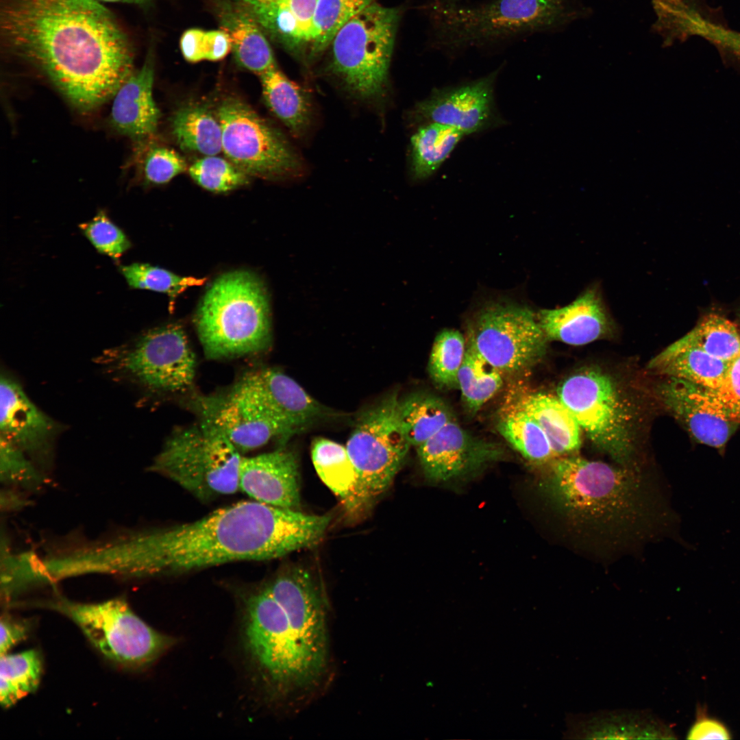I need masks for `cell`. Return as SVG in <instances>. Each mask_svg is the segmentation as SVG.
Segmentation results:
<instances>
[{"instance_id":"cell-2","label":"cell","mask_w":740,"mask_h":740,"mask_svg":"<svg viewBox=\"0 0 740 740\" xmlns=\"http://www.w3.org/2000/svg\"><path fill=\"white\" fill-rule=\"evenodd\" d=\"M328 515L244 501L196 521L125 536L121 558L127 577L173 575L241 560H264L313 547Z\"/></svg>"},{"instance_id":"cell-35","label":"cell","mask_w":740,"mask_h":740,"mask_svg":"<svg viewBox=\"0 0 740 740\" xmlns=\"http://www.w3.org/2000/svg\"><path fill=\"white\" fill-rule=\"evenodd\" d=\"M466 352L458 374V388L471 413L477 412L503 385V375L466 343Z\"/></svg>"},{"instance_id":"cell-6","label":"cell","mask_w":740,"mask_h":740,"mask_svg":"<svg viewBox=\"0 0 740 740\" xmlns=\"http://www.w3.org/2000/svg\"><path fill=\"white\" fill-rule=\"evenodd\" d=\"M195 324L208 359L236 358L266 350L271 341V323L262 283L245 271L220 276L204 295Z\"/></svg>"},{"instance_id":"cell-5","label":"cell","mask_w":740,"mask_h":740,"mask_svg":"<svg viewBox=\"0 0 740 740\" xmlns=\"http://www.w3.org/2000/svg\"><path fill=\"white\" fill-rule=\"evenodd\" d=\"M430 11L435 43L449 49L559 31L592 12L583 0H493L472 6L438 0Z\"/></svg>"},{"instance_id":"cell-51","label":"cell","mask_w":740,"mask_h":740,"mask_svg":"<svg viewBox=\"0 0 740 740\" xmlns=\"http://www.w3.org/2000/svg\"><path fill=\"white\" fill-rule=\"evenodd\" d=\"M107 2H121V3H144L149 0H98Z\"/></svg>"},{"instance_id":"cell-21","label":"cell","mask_w":740,"mask_h":740,"mask_svg":"<svg viewBox=\"0 0 740 740\" xmlns=\"http://www.w3.org/2000/svg\"><path fill=\"white\" fill-rule=\"evenodd\" d=\"M293 434L328 412L293 378L273 368L247 372L237 382Z\"/></svg>"},{"instance_id":"cell-15","label":"cell","mask_w":740,"mask_h":740,"mask_svg":"<svg viewBox=\"0 0 740 740\" xmlns=\"http://www.w3.org/2000/svg\"><path fill=\"white\" fill-rule=\"evenodd\" d=\"M201 419L215 426L241 452L293 433L262 402L237 383L224 395L197 399Z\"/></svg>"},{"instance_id":"cell-22","label":"cell","mask_w":740,"mask_h":740,"mask_svg":"<svg viewBox=\"0 0 740 740\" xmlns=\"http://www.w3.org/2000/svg\"><path fill=\"white\" fill-rule=\"evenodd\" d=\"M538 320L547 338L584 345L608 335L613 321L597 285L590 286L570 304L541 309Z\"/></svg>"},{"instance_id":"cell-24","label":"cell","mask_w":740,"mask_h":740,"mask_svg":"<svg viewBox=\"0 0 740 740\" xmlns=\"http://www.w3.org/2000/svg\"><path fill=\"white\" fill-rule=\"evenodd\" d=\"M247 12L267 36L292 53L310 47L317 0H232Z\"/></svg>"},{"instance_id":"cell-43","label":"cell","mask_w":740,"mask_h":740,"mask_svg":"<svg viewBox=\"0 0 740 740\" xmlns=\"http://www.w3.org/2000/svg\"><path fill=\"white\" fill-rule=\"evenodd\" d=\"M180 45L184 58L190 62L221 60L232 49L229 35L222 29H188L182 34Z\"/></svg>"},{"instance_id":"cell-11","label":"cell","mask_w":740,"mask_h":740,"mask_svg":"<svg viewBox=\"0 0 740 740\" xmlns=\"http://www.w3.org/2000/svg\"><path fill=\"white\" fill-rule=\"evenodd\" d=\"M399 401L393 393L365 412L349 437L345 447L356 473L350 497L354 501L385 491L408 454L410 445L399 421Z\"/></svg>"},{"instance_id":"cell-40","label":"cell","mask_w":740,"mask_h":740,"mask_svg":"<svg viewBox=\"0 0 740 740\" xmlns=\"http://www.w3.org/2000/svg\"><path fill=\"white\" fill-rule=\"evenodd\" d=\"M129 286L166 294L172 308L178 295L190 287L204 284L206 278L183 277L147 263L135 262L119 268Z\"/></svg>"},{"instance_id":"cell-36","label":"cell","mask_w":740,"mask_h":740,"mask_svg":"<svg viewBox=\"0 0 740 740\" xmlns=\"http://www.w3.org/2000/svg\"><path fill=\"white\" fill-rule=\"evenodd\" d=\"M311 456L323 483L336 495L350 499L356 473L346 447L325 438H317L312 444Z\"/></svg>"},{"instance_id":"cell-19","label":"cell","mask_w":740,"mask_h":740,"mask_svg":"<svg viewBox=\"0 0 740 740\" xmlns=\"http://www.w3.org/2000/svg\"><path fill=\"white\" fill-rule=\"evenodd\" d=\"M238 488L253 500L297 510L300 492L296 454L291 449L280 447L253 456H243Z\"/></svg>"},{"instance_id":"cell-33","label":"cell","mask_w":740,"mask_h":740,"mask_svg":"<svg viewBox=\"0 0 740 740\" xmlns=\"http://www.w3.org/2000/svg\"><path fill=\"white\" fill-rule=\"evenodd\" d=\"M497 429L517 452L532 463L543 465L556 458L543 430L517 404L499 419Z\"/></svg>"},{"instance_id":"cell-23","label":"cell","mask_w":740,"mask_h":740,"mask_svg":"<svg viewBox=\"0 0 740 740\" xmlns=\"http://www.w3.org/2000/svg\"><path fill=\"white\" fill-rule=\"evenodd\" d=\"M153 55L149 51L143 66L132 72L113 95L110 125L119 134L138 143L156 132L160 113L153 97Z\"/></svg>"},{"instance_id":"cell-47","label":"cell","mask_w":740,"mask_h":740,"mask_svg":"<svg viewBox=\"0 0 740 740\" xmlns=\"http://www.w3.org/2000/svg\"><path fill=\"white\" fill-rule=\"evenodd\" d=\"M0 624V653L3 655L27 637L30 624L27 620L14 619L7 614L2 615Z\"/></svg>"},{"instance_id":"cell-32","label":"cell","mask_w":740,"mask_h":740,"mask_svg":"<svg viewBox=\"0 0 740 740\" xmlns=\"http://www.w3.org/2000/svg\"><path fill=\"white\" fill-rule=\"evenodd\" d=\"M465 136L454 127L437 123L421 125L410 140V169L414 179H426L435 173Z\"/></svg>"},{"instance_id":"cell-1","label":"cell","mask_w":740,"mask_h":740,"mask_svg":"<svg viewBox=\"0 0 740 740\" xmlns=\"http://www.w3.org/2000/svg\"><path fill=\"white\" fill-rule=\"evenodd\" d=\"M1 29L10 49L83 112L112 97L133 72L130 44L98 0H4Z\"/></svg>"},{"instance_id":"cell-4","label":"cell","mask_w":740,"mask_h":740,"mask_svg":"<svg viewBox=\"0 0 740 740\" xmlns=\"http://www.w3.org/2000/svg\"><path fill=\"white\" fill-rule=\"evenodd\" d=\"M243 646L268 697L288 700L320 684L321 654L314 630L285 609L266 585L243 598Z\"/></svg>"},{"instance_id":"cell-45","label":"cell","mask_w":740,"mask_h":740,"mask_svg":"<svg viewBox=\"0 0 740 740\" xmlns=\"http://www.w3.org/2000/svg\"><path fill=\"white\" fill-rule=\"evenodd\" d=\"M706 389L711 402L716 410L727 419L740 423V356L728 365L719 385Z\"/></svg>"},{"instance_id":"cell-9","label":"cell","mask_w":740,"mask_h":740,"mask_svg":"<svg viewBox=\"0 0 740 740\" xmlns=\"http://www.w3.org/2000/svg\"><path fill=\"white\" fill-rule=\"evenodd\" d=\"M46 604L75 622L104 657L127 669L149 666L176 643L147 624L124 599L88 604L59 597Z\"/></svg>"},{"instance_id":"cell-30","label":"cell","mask_w":740,"mask_h":740,"mask_svg":"<svg viewBox=\"0 0 740 740\" xmlns=\"http://www.w3.org/2000/svg\"><path fill=\"white\" fill-rule=\"evenodd\" d=\"M397 412L406 439L416 447L456 419L450 406L443 399L424 393L399 400Z\"/></svg>"},{"instance_id":"cell-42","label":"cell","mask_w":740,"mask_h":740,"mask_svg":"<svg viewBox=\"0 0 740 740\" xmlns=\"http://www.w3.org/2000/svg\"><path fill=\"white\" fill-rule=\"evenodd\" d=\"M192 179L202 188L212 192H227L249 182V175L229 160L206 156L188 168Z\"/></svg>"},{"instance_id":"cell-17","label":"cell","mask_w":740,"mask_h":740,"mask_svg":"<svg viewBox=\"0 0 740 740\" xmlns=\"http://www.w3.org/2000/svg\"><path fill=\"white\" fill-rule=\"evenodd\" d=\"M497 73L462 86L435 90L415 106L413 116L423 124L445 125L465 135L493 126L497 117L493 92Z\"/></svg>"},{"instance_id":"cell-27","label":"cell","mask_w":740,"mask_h":740,"mask_svg":"<svg viewBox=\"0 0 740 740\" xmlns=\"http://www.w3.org/2000/svg\"><path fill=\"white\" fill-rule=\"evenodd\" d=\"M526 411L545 434L556 458L578 451L581 428L570 410L552 395L530 393L516 404Z\"/></svg>"},{"instance_id":"cell-25","label":"cell","mask_w":740,"mask_h":740,"mask_svg":"<svg viewBox=\"0 0 740 740\" xmlns=\"http://www.w3.org/2000/svg\"><path fill=\"white\" fill-rule=\"evenodd\" d=\"M567 734L582 739H668L670 730L652 713L608 711L569 719Z\"/></svg>"},{"instance_id":"cell-10","label":"cell","mask_w":740,"mask_h":740,"mask_svg":"<svg viewBox=\"0 0 740 740\" xmlns=\"http://www.w3.org/2000/svg\"><path fill=\"white\" fill-rule=\"evenodd\" d=\"M467 330L466 343L502 375L528 370L546 351L537 313L514 301L485 302L471 314Z\"/></svg>"},{"instance_id":"cell-18","label":"cell","mask_w":740,"mask_h":740,"mask_svg":"<svg viewBox=\"0 0 740 740\" xmlns=\"http://www.w3.org/2000/svg\"><path fill=\"white\" fill-rule=\"evenodd\" d=\"M1 435L21 447L40 469L49 468L56 424L28 397L14 379L0 382Z\"/></svg>"},{"instance_id":"cell-50","label":"cell","mask_w":740,"mask_h":740,"mask_svg":"<svg viewBox=\"0 0 740 740\" xmlns=\"http://www.w3.org/2000/svg\"><path fill=\"white\" fill-rule=\"evenodd\" d=\"M731 47L735 55L740 58V32H735L732 35Z\"/></svg>"},{"instance_id":"cell-20","label":"cell","mask_w":740,"mask_h":740,"mask_svg":"<svg viewBox=\"0 0 740 740\" xmlns=\"http://www.w3.org/2000/svg\"><path fill=\"white\" fill-rule=\"evenodd\" d=\"M658 395L667 410L700 443L722 449L737 428L738 423L716 410L702 386L667 377L659 386Z\"/></svg>"},{"instance_id":"cell-31","label":"cell","mask_w":740,"mask_h":740,"mask_svg":"<svg viewBox=\"0 0 740 740\" xmlns=\"http://www.w3.org/2000/svg\"><path fill=\"white\" fill-rule=\"evenodd\" d=\"M173 134L180 147L206 156L222 151V132L217 116L197 104L178 109L171 121Z\"/></svg>"},{"instance_id":"cell-49","label":"cell","mask_w":740,"mask_h":740,"mask_svg":"<svg viewBox=\"0 0 740 740\" xmlns=\"http://www.w3.org/2000/svg\"><path fill=\"white\" fill-rule=\"evenodd\" d=\"M1 507L4 506L5 510H16L27 504V501L16 491L5 489L1 495Z\"/></svg>"},{"instance_id":"cell-7","label":"cell","mask_w":740,"mask_h":740,"mask_svg":"<svg viewBox=\"0 0 740 740\" xmlns=\"http://www.w3.org/2000/svg\"><path fill=\"white\" fill-rule=\"evenodd\" d=\"M399 18V9L375 1L332 40L330 71L356 98L374 101L385 95Z\"/></svg>"},{"instance_id":"cell-12","label":"cell","mask_w":740,"mask_h":740,"mask_svg":"<svg viewBox=\"0 0 740 740\" xmlns=\"http://www.w3.org/2000/svg\"><path fill=\"white\" fill-rule=\"evenodd\" d=\"M558 398L582 430L599 448L625 466L632 453L630 414L613 380L597 369H587L565 380Z\"/></svg>"},{"instance_id":"cell-29","label":"cell","mask_w":740,"mask_h":740,"mask_svg":"<svg viewBox=\"0 0 740 740\" xmlns=\"http://www.w3.org/2000/svg\"><path fill=\"white\" fill-rule=\"evenodd\" d=\"M264 100L273 114L295 136H301L312 121L307 92L276 66L259 75Z\"/></svg>"},{"instance_id":"cell-41","label":"cell","mask_w":740,"mask_h":740,"mask_svg":"<svg viewBox=\"0 0 740 740\" xmlns=\"http://www.w3.org/2000/svg\"><path fill=\"white\" fill-rule=\"evenodd\" d=\"M1 481L29 491L39 490L46 480L32 458L16 444L0 436Z\"/></svg>"},{"instance_id":"cell-14","label":"cell","mask_w":740,"mask_h":740,"mask_svg":"<svg viewBox=\"0 0 740 740\" xmlns=\"http://www.w3.org/2000/svg\"><path fill=\"white\" fill-rule=\"evenodd\" d=\"M112 352L109 363L114 371L151 391L184 392L194 382L196 356L179 325L150 330Z\"/></svg>"},{"instance_id":"cell-44","label":"cell","mask_w":740,"mask_h":740,"mask_svg":"<svg viewBox=\"0 0 740 740\" xmlns=\"http://www.w3.org/2000/svg\"><path fill=\"white\" fill-rule=\"evenodd\" d=\"M79 227L98 252L114 260L131 247L126 234L103 210H99L92 220L79 224Z\"/></svg>"},{"instance_id":"cell-37","label":"cell","mask_w":740,"mask_h":740,"mask_svg":"<svg viewBox=\"0 0 740 740\" xmlns=\"http://www.w3.org/2000/svg\"><path fill=\"white\" fill-rule=\"evenodd\" d=\"M677 341L701 349L726 363L740 356V336L736 326L717 314L704 317Z\"/></svg>"},{"instance_id":"cell-16","label":"cell","mask_w":740,"mask_h":740,"mask_svg":"<svg viewBox=\"0 0 740 740\" xmlns=\"http://www.w3.org/2000/svg\"><path fill=\"white\" fill-rule=\"evenodd\" d=\"M417 452L426 478L433 482L467 476L504 456L501 445L473 435L456 419L418 446Z\"/></svg>"},{"instance_id":"cell-39","label":"cell","mask_w":740,"mask_h":740,"mask_svg":"<svg viewBox=\"0 0 740 740\" xmlns=\"http://www.w3.org/2000/svg\"><path fill=\"white\" fill-rule=\"evenodd\" d=\"M466 341L456 330L445 329L434 338L428 369L433 382L442 388H458V374L466 352Z\"/></svg>"},{"instance_id":"cell-13","label":"cell","mask_w":740,"mask_h":740,"mask_svg":"<svg viewBox=\"0 0 740 740\" xmlns=\"http://www.w3.org/2000/svg\"><path fill=\"white\" fill-rule=\"evenodd\" d=\"M217 116L222 132V151L248 175L296 177L303 164L286 139L241 100L228 97Z\"/></svg>"},{"instance_id":"cell-28","label":"cell","mask_w":740,"mask_h":740,"mask_svg":"<svg viewBox=\"0 0 740 740\" xmlns=\"http://www.w3.org/2000/svg\"><path fill=\"white\" fill-rule=\"evenodd\" d=\"M728 363L677 341L653 358L648 368L666 377L683 379L707 389L717 388Z\"/></svg>"},{"instance_id":"cell-8","label":"cell","mask_w":740,"mask_h":740,"mask_svg":"<svg viewBox=\"0 0 740 740\" xmlns=\"http://www.w3.org/2000/svg\"><path fill=\"white\" fill-rule=\"evenodd\" d=\"M241 453L212 423H197L172 433L150 469L208 500L239 490Z\"/></svg>"},{"instance_id":"cell-48","label":"cell","mask_w":740,"mask_h":740,"mask_svg":"<svg viewBox=\"0 0 740 740\" xmlns=\"http://www.w3.org/2000/svg\"><path fill=\"white\" fill-rule=\"evenodd\" d=\"M688 739H729L730 734L727 728L719 721L701 716L691 727Z\"/></svg>"},{"instance_id":"cell-34","label":"cell","mask_w":740,"mask_h":740,"mask_svg":"<svg viewBox=\"0 0 740 740\" xmlns=\"http://www.w3.org/2000/svg\"><path fill=\"white\" fill-rule=\"evenodd\" d=\"M42 663L34 649L1 655L0 702L4 708L34 692L40 683Z\"/></svg>"},{"instance_id":"cell-38","label":"cell","mask_w":740,"mask_h":740,"mask_svg":"<svg viewBox=\"0 0 740 740\" xmlns=\"http://www.w3.org/2000/svg\"><path fill=\"white\" fill-rule=\"evenodd\" d=\"M375 0H317L312 21L310 56H317L330 45L337 32Z\"/></svg>"},{"instance_id":"cell-26","label":"cell","mask_w":740,"mask_h":740,"mask_svg":"<svg viewBox=\"0 0 740 740\" xmlns=\"http://www.w3.org/2000/svg\"><path fill=\"white\" fill-rule=\"evenodd\" d=\"M219 16L240 66L258 75L276 66L267 35L247 12L232 1L221 5Z\"/></svg>"},{"instance_id":"cell-46","label":"cell","mask_w":740,"mask_h":740,"mask_svg":"<svg viewBox=\"0 0 740 740\" xmlns=\"http://www.w3.org/2000/svg\"><path fill=\"white\" fill-rule=\"evenodd\" d=\"M186 169L184 159L174 150L164 147H151L142 164L145 180L153 184L167 183Z\"/></svg>"},{"instance_id":"cell-3","label":"cell","mask_w":740,"mask_h":740,"mask_svg":"<svg viewBox=\"0 0 740 740\" xmlns=\"http://www.w3.org/2000/svg\"><path fill=\"white\" fill-rule=\"evenodd\" d=\"M541 489L572 528L597 537H642L659 515L635 472L577 456L554 459Z\"/></svg>"}]
</instances>
